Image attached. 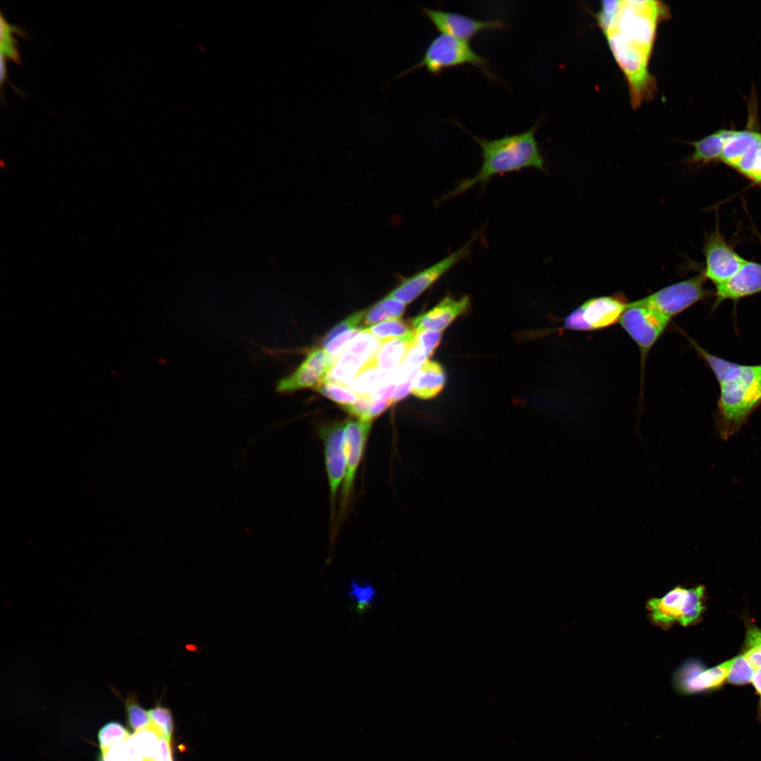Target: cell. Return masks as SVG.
Returning a JSON list of instances; mask_svg holds the SVG:
<instances>
[{
    "instance_id": "6da1fadb",
    "label": "cell",
    "mask_w": 761,
    "mask_h": 761,
    "mask_svg": "<svg viewBox=\"0 0 761 761\" xmlns=\"http://www.w3.org/2000/svg\"><path fill=\"white\" fill-rule=\"evenodd\" d=\"M669 17V8L661 1L621 0L614 20L603 32L626 80L633 109L651 99L656 91L649 63L657 27Z\"/></svg>"
},
{
    "instance_id": "7a4b0ae2",
    "label": "cell",
    "mask_w": 761,
    "mask_h": 761,
    "mask_svg": "<svg viewBox=\"0 0 761 761\" xmlns=\"http://www.w3.org/2000/svg\"><path fill=\"white\" fill-rule=\"evenodd\" d=\"M690 341L718 380L720 394L717 430L719 438L727 440L740 431L761 404V364L734 363L714 356Z\"/></svg>"
},
{
    "instance_id": "3957f363",
    "label": "cell",
    "mask_w": 761,
    "mask_h": 761,
    "mask_svg": "<svg viewBox=\"0 0 761 761\" xmlns=\"http://www.w3.org/2000/svg\"><path fill=\"white\" fill-rule=\"evenodd\" d=\"M538 124L519 134L488 140L478 137L466 130L481 147L483 163L479 172L473 178L461 181L445 194L442 200L454 197L476 185L485 184L499 174L535 168L545 171L544 159L536 139Z\"/></svg>"
},
{
    "instance_id": "277c9868",
    "label": "cell",
    "mask_w": 761,
    "mask_h": 761,
    "mask_svg": "<svg viewBox=\"0 0 761 761\" xmlns=\"http://www.w3.org/2000/svg\"><path fill=\"white\" fill-rule=\"evenodd\" d=\"M466 64L474 66L491 80H498L491 72L488 60L474 51L468 42L445 34L432 39L421 59L396 78L421 67H425L430 73L437 75L445 69Z\"/></svg>"
},
{
    "instance_id": "5b68a950",
    "label": "cell",
    "mask_w": 761,
    "mask_h": 761,
    "mask_svg": "<svg viewBox=\"0 0 761 761\" xmlns=\"http://www.w3.org/2000/svg\"><path fill=\"white\" fill-rule=\"evenodd\" d=\"M705 588L676 586L660 598L646 603L649 618L656 626L664 629L674 624L687 626L697 621L703 610Z\"/></svg>"
},
{
    "instance_id": "8992f818",
    "label": "cell",
    "mask_w": 761,
    "mask_h": 761,
    "mask_svg": "<svg viewBox=\"0 0 761 761\" xmlns=\"http://www.w3.org/2000/svg\"><path fill=\"white\" fill-rule=\"evenodd\" d=\"M628 304L622 293L590 298L564 318L563 328L591 331L610 327L619 321Z\"/></svg>"
},
{
    "instance_id": "52a82bcc",
    "label": "cell",
    "mask_w": 761,
    "mask_h": 761,
    "mask_svg": "<svg viewBox=\"0 0 761 761\" xmlns=\"http://www.w3.org/2000/svg\"><path fill=\"white\" fill-rule=\"evenodd\" d=\"M706 278L699 274L663 288L633 301L636 304L654 309L668 318L681 313L708 294L704 284Z\"/></svg>"
},
{
    "instance_id": "ba28073f",
    "label": "cell",
    "mask_w": 761,
    "mask_h": 761,
    "mask_svg": "<svg viewBox=\"0 0 761 761\" xmlns=\"http://www.w3.org/2000/svg\"><path fill=\"white\" fill-rule=\"evenodd\" d=\"M669 321V318L649 307L634 302L628 304L619 323L640 350L642 371L649 352Z\"/></svg>"
},
{
    "instance_id": "9c48e42d",
    "label": "cell",
    "mask_w": 761,
    "mask_h": 761,
    "mask_svg": "<svg viewBox=\"0 0 761 761\" xmlns=\"http://www.w3.org/2000/svg\"><path fill=\"white\" fill-rule=\"evenodd\" d=\"M345 426L346 421L334 422L319 428V435L323 444L333 518L338 494L343 484L346 472Z\"/></svg>"
},
{
    "instance_id": "30bf717a",
    "label": "cell",
    "mask_w": 761,
    "mask_h": 761,
    "mask_svg": "<svg viewBox=\"0 0 761 761\" xmlns=\"http://www.w3.org/2000/svg\"><path fill=\"white\" fill-rule=\"evenodd\" d=\"M474 240L473 237L462 247L437 263L409 277L404 278L388 295L406 305L409 304L450 269L466 258L470 253V247Z\"/></svg>"
},
{
    "instance_id": "8fae6325",
    "label": "cell",
    "mask_w": 761,
    "mask_h": 761,
    "mask_svg": "<svg viewBox=\"0 0 761 761\" xmlns=\"http://www.w3.org/2000/svg\"><path fill=\"white\" fill-rule=\"evenodd\" d=\"M734 658L709 669H703L694 662L681 666L673 674L672 685L675 692L690 695L708 692L719 688L727 679Z\"/></svg>"
},
{
    "instance_id": "7c38bea8",
    "label": "cell",
    "mask_w": 761,
    "mask_h": 761,
    "mask_svg": "<svg viewBox=\"0 0 761 761\" xmlns=\"http://www.w3.org/2000/svg\"><path fill=\"white\" fill-rule=\"evenodd\" d=\"M421 9L439 32L468 43L483 30L509 27L508 25L499 18L476 19L457 12L427 7H422Z\"/></svg>"
},
{
    "instance_id": "4fadbf2b",
    "label": "cell",
    "mask_w": 761,
    "mask_h": 761,
    "mask_svg": "<svg viewBox=\"0 0 761 761\" xmlns=\"http://www.w3.org/2000/svg\"><path fill=\"white\" fill-rule=\"evenodd\" d=\"M703 250L705 258L703 275L715 286L730 279L747 261L734 251L718 231L706 237Z\"/></svg>"
},
{
    "instance_id": "5bb4252c",
    "label": "cell",
    "mask_w": 761,
    "mask_h": 761,
    "mask_svg": "<svg viewBox=\"0 0 761 761\" xmlns=\"http://www.w3.org/2000/svg\"><path fill=\"white\" fill-rule=\"evenodd\" d=\"M372 421L359 419L346 421V472L341 488V513L345 511L354 490L357 471L365 450Z\"/></svg>"
},
{
    "instance_id": "9a60e30c",
    "label": "cell",
    "mask_w": 761,
    "mask_h": 761,
    "mask_svg": "<svg viewBox=\"0 0 761 761\" xmlns=\"http://www.w3.org/2000/svg\"><path fill=\"white\" fill-rule=\"evenodd\" d=\"M327 355L321 348L311 350L299 366L290 375L278 380L276 389L280 392L314 388L327 373Z\"/></svg>"
},
{
    "instance_id": "2e32d148",
    "label": "cell",
    "mask_w": 761,
    "mask_h": 761,
    "mask_svg": "<svg viewBox=\"0 0 761 761\" xmlns=\"http://www.w3.org/2000/svg\"><path fill=\"white\" fill-rule=\"evenodd\" d=\"M470 306L467 295L459 299L447 296L428 311L412 319L415 333L423 330L443 331L457 318L465 314Z\"/></svg>"
},
{
    "instance_id": "e0dca14e",
    "label": "cell",
    "mask_w": 761,
    "mask_h": 761,
    "mask_svg": "<svg viewBox=\"0 0 761 761\" xmlns=\"http://www.w3.org/2000/svg\"><path fill=\"white\" fill-rule=\"evenodd\" d=\"M761 292V264L746 261L727 281L716 285L717 304L736 300Z\"/></svg>"
},
{
    "instance_id": "ac0fdd59",
    "label": "cell",
    "mask_w": 761,
    "mask_h": 761,
    "mask_svg": "<svg viewBox=\"0 0 761 761\" xmlns=\"http://www.w3.org/2000/svg\"><path fill=\"white\" fill-rule=\"evenodd\" d=\"M755 107L753 111L750 109L746 128L738 130L732 129L725 142L720 161L734 168L742 157L760 142L761 132L756 123Z\"/></svg>"
},
{
    "instance_id": "d6986e66",
    "label": "cell",
    "mask_w": 761,
    "mask_h": 761,
    "mask_svg": "<svg viewBox=\"0 0 761 761\" xmlns=\"http://www.w3.org/2000/svg\"><path fill=\"white\" fill-rule=\"evenodd\" d=\"M446 376L440 364L426 360L415 376L411 392L421 400L435 397L444 388Z\"/></svg>"
},
{
    "instance_id": "ffe728a7",
    "label": "cell",
    "mask_w": 761,
    "mask_h": 761,
    "mask_svg": "<svg viewBox=\"0 0 761 761\" xmlns=\"http://www.w3.org/2000/svg\"><path fill=\"white\" fill-rule=\"evenodd\" d=\"M732 129H719L696 141L689 142L693 153L686 159L692 164H706L721 160L725 142Z\"/></svg>"
},
{
    "instance_id": "44dd1931",
    "label": "cell",
    "mask_w": 761,
    "mask_h": 761,
    "mask_svg": "<svg viewBox=\"0 0 761 761\" xmlns=\"http://www.w3.org/2000/svg\"><path fill=\"white\" fill-rule=\"evenodd\" d=\"M414 338L415 333L413 330L403 337L382 342L373 359L377 368L386 373L393 372L402 363Z\"/></svg>"
},
{
    "instance_id": "7402d4cb",
    "label": "cell",
    "mask_w": 761,
    "mask_h": 761,
    "mask_svg": "<svg viewBox=\"0 0 761 761\" xmlns=\"http://www.w3.org/2000/svg\"><path fill=\"white\" fill-rule=\"evenodd\" d=\"M366 364L359 357L343 351L337 362L321 382L348 385Z\"/></svg>"
},
{
    "instance_id": "603a6c76",
    "label": "cell",
    "mask_w": 761,
    "mask_h": 761,
    "mask_svg": "<svg viewBox=\"0 0 761 761\" xmlns=\"http://www.w3.org/2000/svg\"><path fill=\"white\" fill-rule=\"evenodd\" d=\"M391 376L380 371L373 360L366 364L347 387L359 396L368 395L388 383Z\"/></svg>"
},
{
    "instance_id": "cb8c5ba5",
    "label": "cell",
    "mask_w": 761,
    "mask_h": 761,
    "mask_svg": "<svg viewBox=\"0 0 761 761\" xmlns=\"http://www.w3.org/2000/svg\"><path fill=\"white\" fill-rule=\"evenodd\" d=\"M405 307L406 304L388 295L366 311L362 320L365 326L364 328L388 320L398 319L404 314Z\"/></svg>"
},
{
    "instance_id": "d4e9b609",
    "label": "cell",
    "mask_w": 761,
    "mask_h": 761,
    "mask_svg": "<svg viewBox=\"0 0 761 761\" xmlns=\"http://www.w3.org/2000/svg\"><path fill=\"white\" fill-rule=\"evenodd\" d=\"M162 736L151 723L135 731L131 740L144 761H151L158 754Z\"/></svg>"
},
{
    "instance_id": "484cf974",
    "label": "cell",
    "mask_w": 761,
    "mask_h": 761,
    "mask_svg": "<svg viewBox=\"0 0 761 761\" xmlns=\"http://www.w3.org/2000/svg\"><path fill=\"white\" fill-rule=\"evenodd\" d=\"M361 330L369 333L382 343L391 339L403 337L414 330L405 321L398 318L362 328Z\"/></svg>"
},
{
    "instance_id": "4316f807",
    "label": "cell",
    "mask_w": 761,
    "mask_h": 761,
    "mask_svg": "<svg viewBox=\"0 0 761 761\" xmlns=\"http://www.w3.org/2000/svg\"><path fill=\"white\" fill-rule=\"evenodd\" d=\"M380 345V340L361 330L347 344L343 351L359 357L368 364L373 360Z\"/></svg>"
},
{
    "instance_id": "83f0119b",
    "label": "cell",
    "mask_w": 761,
    "mask_h": 761,
    "mask_svg": "<svg viewBox=\"0 0 761 761\" xmlns=\"http://www.w3.org/2000/svg\"><path fill=\"white\" fill-rule=\"evenodd\" d=\"M314 389L341 407L354 403L359 397L347 387L330 382H321Z\"/></svg>"
},
{
    "instance_id": "f1b7e54d",
    "label": "cell",
    "mask_w": 761,
    "mask_h": 761,
    "mask_svg": "<svg viewBox=\"0 0 761 761\" xmlns=\"http://www.w3.org/2000/svg\"><path fill=\"white\" fill-rule=\"evenodd\" d=\"M129 731L120 723L111 722L103 726L99 731L98 740L101 752L126 741L130 737Z\"/></svg>"
},
{
    "instance_id": "f546056e",
    "label": "cell",
    "mask_w": 761,
    "mask_h": 761,
    "mask_svg": "<svg viewBox=\"0 0 761 761\" xmlns=\"http://www.w3.org/2000/svg\"><path fill=\"white\" fill-rule=\"evenodd\" d=\"M124 705L129 725L134 731L144 727L150 723L148 711L140 705L135 693H129L124 700Z\"/></svg>"
},
{
    "instance_id": "4dcf8cb0",
    "label": "cell",
    "mask_w": 761,
    "mask_h": 761,
    "mask_svg": "<svg viewBox=\"0 0 761 761\" xmlns=\"http://www.w3.org/2000/svg\"><path fill=\"white\" fill-rule=\"evenodd\" d=\"M755 669L743 655L734 657L726 681L735 685L752 683Z\"/></svg>"
},
{
    "instance_id": "1f68e13d",
    "label": "cell",
    "mask_w": 761,
    "mask_h": 761,
    "mask_svg": "<svg viewBox=\"0 0 761 761\" xmlns=\"http://www.w3.org/2000/svg\"><path fill=\"white\" fill-rule=\"evenodd\" d=\"M348 595L350 599L354 600L357 610L362 613L373 602L376 591L374 588L367 582L360 584L356 581L352 580Z\"/></svg>"
},
{
    "instance_id": "d6a6232c",
    "label": "cell",
    "mask_w": 761,
    "mask_h": 761,
    "mask_svg": "<svg viewBox=\"0 0 761 761\" xmlns=\"http://www.w3.org/2000/svg\"><path fill=\"white\" fill-rule=\"evenodd\" d=\"M746 650L743 655L757 670L761 668V629L750 626L746 633Z\"/></svg>"
},
{
    "instance_id": "836d02e7",
    "label": "cell",
    "mask_w": 761,
    "mask_h": 761,
    "mask_svg": "<svg viewBox=\"0 0 761 761\" xmlns=\"http://www.w3.org/2000/svg\"><path fill=\"white\" fill-rule=\"evenodd\" d=\"M148 713L151 723L161 736L171 740L173 730V722L170 710L161 705H156L149 710Z\"/></svg>"
},
{
    "instance_id": "e575fe53",
    "label": "cell",
    "mask_w": 761,
    "mask_h": 761,
    "mask_svg": "<svg viewBox=\"0 0 761 761\" xmlns=\"http://www.w3.org/2000/svg\"><path fill=\"white\" fill-rule=\"evenodd\" d=\"M366 310L359 311L348 316L347 318L335 326L323 338L321 345L324 347L329 342L337 336L357 328L363 320Z\"/></svg>"
},
{
    "instance_id": "d590c367",
    "label": "cell",
    "mask_w": 761,
    "mask_h": 761,
    "mask_svg": "<svg viewBox=\"0 0 761 761\" xmlns=\"http://www.w3.org/2000/svg\"><path fill=\"white\" fill-rule=\"evenodd\" d=\"M441 337L442 333L440 331L423 330L415 333L414 342L422 348L428 357H429L440 345Z\"/></svg>"
},
{
    "instance_id": "8d00e7d4",
    "label": "cell",
    "mask_w": 761,
    "mask_h": 761,
    "mask_svg": "<svg viewBox=\"0 0 761 761\" xmlns=\"http://www.w3.org/2000/svg\"><path fill=\"white\" fill-rule=\"evenodd\" d=\"M373 401L369 395L359 396L354 403L342 408L357 419L372 421L370 412Z\"/></svg>"
},
{
    "instance_id": "74e56055",
    "label": "cell",
    "mask_w": 761,
    "mask_h": 761,
    "mask_svg": "<svg viewBox=\"0 0 761 761\" xmlns=\"http://www.w3.org/2000/svg\"><path fill=\"white\" fill-rule=\"evenodd\" d=\"M428 358L424 350L414 342L406 353L402 365L410 369H419Z\"/></svg>"
},
{
    "instance_id": "f35d334b",
    "label": "cell",
    "mask_w": 761,
    "mask_h": 761,
    "mask_svg": "<svg viewBox=\"0 0 761 761\" xmlns=\"http://www.w3.org/2000/svg\"><path fill=\"white\" fill-rule=\"evenodd\" d=\"M412 380L400 383L390 398L392 404L405 398L412 391Z\"/></svg>"
},
{
    "instance_id": "ab89813d",
    "label": "cell",
    "mask_w": 761,
    "mask_h": 761,
    "mask_svg": "<svg viewBox=\"0 0 761 761\" xmlns=\"http://www.w3.org/2000/svg\"><path fill=\"white\" fill-rule=\"evenodd\" d=\"M151 761H173L169 739L163 736L161 737L159 753Z\"/></svg>"
},
{
    "instance_id": "60d3db41",
    "label": "cell",
    "mask_w": 761,
    "mask_h": 761,
    "mask_svg": "<svg viewBox=\"0 0 761 761\" xmlns=\"http://www.w3.org/2000/svg\"><path fill=\"white\" fill-rule=\"evenodd\" d=\"M747 177L755 182H761V140L755 152L753 168Z\"/></svg>"
},
{
    "instance_id": "b9f144b4",
    "label": "cell",
    "mask_w": 761,
    "mask_h": 761,
    "mask_svg": "<svg viewBox=\"0 0 761 761\" xmlns=\"http://www.w3.org/2000/svg\"><path fill=\"white\" fill-rule=\"evenodd\" d=\"M752 683L755 689L760 696L758 717L761 721V668L757 669L754 674Z\"/></svg>"
},
{
    "instance_id": "7bdbcfd3",
    "label": "cell",
    "mask_w": 761,
    "mask_h": 761,
    "mask_svg": "<svg viewBox=\"0 0 761 761\" xmlns=\"http://www.w3.org/2000/svg\"><path fill=\"white\" fill-rule=\"evenodd\" d=\"M6 76V66L5 62L4 55L1 54V84L2 85L4 77Z\"/></svg>"
},
{
    "instance_id": "ee69618b",
    "label": "cell",
    "mask_w": 761,
    "mask_h": 761,
    "mask_svg": "<svg viewBox=\"0 0 761 761\" xmlns=\"http://www.w3.org/2000/svg\"><path fill=\"white\" fill-rule=\"evenodd\" d=\"M98 761H104V760L103 759V757H102V756H101V755L100 756V757H99V760H98Z\"/></svg>"
}]
</instances>
